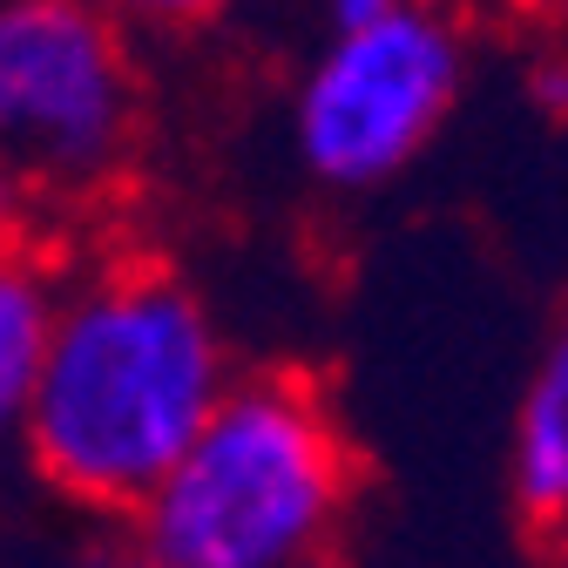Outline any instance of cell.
Returning <instances> with one entry per match:
<instances>
[{
  "label": "cell",
  "instance_id": "1",
  "mask_svg": "<svg viewBox=\"0 0 568 568\" xmlns=\"http://www.w3.org/2000/svg\"><path fill=\"white\" fill-rule=\"evenodd\" d=\"M231 386V345L203 292L129 257L68 284L14 434L41 487L89 515L135 521Z\"/></svg>",
  "mask_w": 568,
  "mask_h": 568
},
{
  "label": "cell",
  "instance_id": "12",
  "mask_svg": "<svg viewBox=\"0 0 568 568\" xmlns=\"http://www.w3.org/2000/svg\"><path fill=\"white\" fill-rule=\"evenodd\" d=\"M305 568H338V561H332V555H325V561H305Z\"/></svg>",
  "mask_w": 568,
  "mask_h": 568
},
{
  "label": "cell",
  "instance_id": "10",
  "mask_svg": "<svg viewBox=\"0 0 568 568\" xmlns=\"http://www.w3.org/2000/svg\"><path fill=\"white\" fill-rule=\"evenodd\" d=\"M535 95H541V109H561V115H568V68H541V75H535Z\"/></svg>",
  "mask_w": 568,
  "mask_h": 568
},
{
  "label": "cell",
  "instance_id": "5",
  "mask_svg": "<svg viewBox=\"0 0 568 568\" xmlns=\"http://www.w3.org/2000/svg\"><path fill=\"white\" fill-rule=\"evenodd\" d=\"M508 474H515L521 515L555 541L568 528V318L548 332L541 359H535V373L521 386Z\"/></svg>",
  "mask_w": 568,
  "mask_h": 568
},
{
  "label": "cell",
  "instance_id": "9",
  "mask_svg": "<svg viewBox=\"0 0 568 568\" xmlns=\"http://www.w3.org/2000/svg\"><path fill=\"white\" fill-rule=\"evenodd\" d=\"M82 568H163V561H156L150 548H142V541L129 535V541H115V548H102V555H89Z\"/></svg>",
  "mask_w": 568,
  "mask_h": 568
},
{
  "label": "cell",
  "instance_id": "6",
  "mask_svg": "<svg viewBox=\"0 0 568 568\" xmlns=\"http://www.w3.org/2000/svg\"><path fill=\"white\" fill-rule=\"evenodd\" d=\"M61 298H68V284L41 257L8 251V271H0V406H8V419L21 413V399L41 379V359L61 325Z\"/></svg>",
  "mask_w": 568,
  "mask_h": 568
},
{
  "label": "cell",
  "instance_id": "11",
  "mask_svg": "<svg viewBox=\"0 0 568 568\" xmlns=\"http://www.w3.org/2000/svg\"><path fill=\"white\" fill-rule=\"evenodd\" d=\"M555 555H561V568H568V528H561V535H555Z\"/></svg>",
  "mask_w": 568,
  "mask_h": 568
},
{
  "label": "cell",
  "instance_id": "8",
  "mask_svg": "<svg viewBox=\"0 0 568 568\" xmlns=\"http://www.w3.org/2000/svg\"><path fill=\"white\" fill-rule=\"evenodd\" d=\"M393 8H406V0H318V14H325L332 28H359V21H379V14H393Z\"/></svg>",
  "mask_w": 568,
  "mask_h": 568
},
{
  "label": "cell",
  "instance_id": "4",
  "mask_svg": "<svg viewBox=\"0 0 568 568\" xmlns=\"http://www.w3.org/2000/svg\"><path fill=\"white\" fill-rule=\"evenodd\" d=\"M135 135V68L109 0L0 8V142L34 196H95Z\"/></svg>",
  "mask_w": 568,
  "mask_h": 568
},
{
  "label": "cell",
  "instance_id": "3",
  "mask_svg": "<svg viewBox=\"0 0 568 568\" xmlns=\"http://www.w3.org/2000/svg\"><path fill=\"white\" fill-rule=\"evenodd\" d=\"M460 75V28L426 0L359 28H332L292 95V150L305 176L345 196L393 183L447 129Z\"/></svg>",
  "mask_w": 568,
  "mask_h": 568
},
{
  "label": "cell",
  "instance_id": "7",
  "mask_svg": "<svg viewBox=\"0 0 568 568\" xmlns=\"http://www.w3.org/2000/svg\"><path fill=\"white\" fill-rule=\"evenodd\" d=\"M109 8L129 21H150V28H196L210 14H224L231 0H109Z\"/></svg>",
  "mask_w": 568,
  "mask_h": 568
},
{
  "label": "cell",
  "instance_id": "2",
  "mask_svg": "<svg viewBox=\"0 0 568 568\" xmlns=\"http://www.w3.org/2000/svg\"><path fill=\"white\" fill-rule=\"evenodd\" d=\"M352 487L359 460L325 386L237 373L129 535L163 568H305L332 555Z\"/></svg>",
  "mask_w": 568,
  "mask_h": 568
}]
</instances>
